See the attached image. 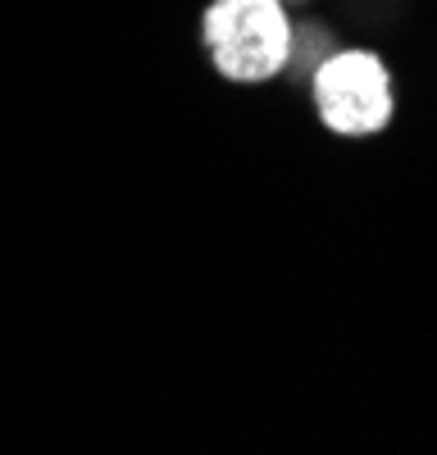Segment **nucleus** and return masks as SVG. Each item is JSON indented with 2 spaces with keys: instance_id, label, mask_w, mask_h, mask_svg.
<instances>
[{
  "instance_id": "f257e3e1",
  "label": "nucleus",
  "mask_w": 437,
  "mask_h": 455,
  "mask_svg": "<svg viewBox=\"0 0 437 455\" xmlns=\"http://www.w3.org/2000/svg\"><path fill=\"white\" fill-rule=\"evenodd\" d=\"M201 46L218 78L237 87L274 83L291 68L297 23L287 0H210L201 14Z\"/></svg>"
},
{
  "instance_id": "f03ea898",
  "label": "nucleus",
  "mask_w": 437,
  "mask_h": 455,
  "mask_svg": "<svg viewBox=\"0 0 437 455\" xmlns=\"http://www.w3.org/2000/svg\"><path fill=\"white\" fill-rule=\"evenodd\" d=\"M310 96L328 132L378 137L396 119L392 68L364 46H342L310 68Z\"/></svg>"
}]
</instances>
